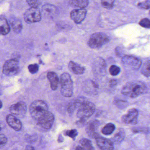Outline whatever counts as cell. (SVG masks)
<instances>
[{"label": "cell", "instance_id": "obj_37", "mask_svg": "<svg viewBox=\"0 0 150 150\" xmlns=\"http://www.w3.org/2000/svg\"><path fill=\"white\" fill-rule=\"evenodd\" d=\"M147 131L146 129H144V128H134L133 129V131L135 133H139L141 132H144V131Z\"/></svg>", "mask_w": 150, "mask_h": 150}, {"label": "cell", "instance_id": "obj_15", "mask_svg": "<svg viewBox=\"0 0 150 150\" xmlns=\"http://www.w3.org/2000/svg\"><path fill=\"white\" fill-rule=\"evenodd\" d=\"M95 139L97 145L101 150H113L114 149L113 142L111 140L100 136Z\"/></svg>", "mask_w": 150, "mask_h": 150}, {"label": "cell", "instance_id": "obj_41", "mask_svg": "<svg viewBox=\"0 0 150 150\" xmlns=\"http://www.w3.org/2000/svg\"><path fill=\"white\" fill-rule=\"evenodd\" d=\"M75 150H84L81 146H77L76 147Z\"/></svg>", "mask_w": 150, "mask_h": 150}, {"label": "cell", "instance_id": "obj_12", "mask_svg": "<svg viewBox=\"0 0 150 150\" xmlns=\"http://www.w3.org/2000/svg\"><path fill=\"white\" fill-rule=\"evenodd\" d=\"M100 126V122L97 120H94L89 122L86 127V131L88 135L93 138L99 136L98 129Z\"/></svg>", "mask_w": 150, "mask_h": 150}, {"label": "cell", "instance_id": "obj_16", "mask_svg": "<svg viewBox=\"0 0 150 150\" xmlns=\"http://www.w3.org/2000/svg\"><path fill=\"white\" fill-rule=\"evenodd\" d=\"M106 64L102 58H97L94 61L93 69L94 73L97 75H103L106 73Z\"/></svg>", "mask_w": 150, "mask_h": 150}, {"label": "cell", "instance_id": "obj_6", "mask_svg": "<svg viewBox=\"0 0 150 150\" xmlns=\"http://www.w3.org/2000/svg\"><path fill=\"white\" fill-rule=\"evenodd\" d=\"M41 17V12L38 8H30L25 11L23 15L25 22L28 24L40 22Z\"/></svg>", "mask_w": 150, "mask_h": 150}, {"label": "cell", "instance_id": "obj_7", "mask_svg": "<svg viewBox=\"0 0 150 150\" xmlns=\"http://www.w3.org/2000/svg\"><path fill=\"white\" fill-rule=\"evenodd\" d=\"M19 63L16 59H11L7 61L3 68V73L8 76H15L19 70Z\"/></svg>", "mask_w": 150, "mask_h": 150}, {"label": "cell", "instance_id": "obj_32", "mask_svg": "<svg viewBox=\"0 0 150 150\" xmlns=\"http://www.w3.org/2000/svg\"><path fill=\"white\" fill-rule=\"evenodd\" d=\"M139 25L142 27L149 29L150 28V20L149 18H143L139 22Z\"/></svg>", "mask_w": 150, "mask_h": 150}, {"label": "cell", "instance_id": "obj_38", "mask_svg": "<svg viewBox=\"0 0 150 150\" xmlns=\"http://www.w3.org/2000/svg\"><path fill=\"white\" fill-rule=\"evenodd\" d=\"M117 81L116 79H112L109 82V86L110 87H113L117 85Z\"/></svg>", "mask_w": 150, "mask_h": 150}, {"label": "cell", "instance_id": "obj_17", "mask_svg": "<svg viewBox=\"0 0 150 150\" xmlns=\"http://www.w3.org/2000/svg\"><path fill=\"white\" fill-rule=\"evenodd\" d=\"M6 122L8 125L16 131H19L22 127L21 121L18 118L11 114L8 115L6 118Z\"/></svg>", "mask_w": 150, "mask_h": 150}, {"label": "cell", "instance_id": "obj_5", "mask_svg": "<svg viewBox=\"0 0 150 150\" xmlns=\"http://www.w3.org/2000/svg\"><path fill=\"white\" fill-rule=\"evenodd\" d=\"M61 93L65 97H71L73 94V83L70 75L63 73L60 76Z\"/></svg>", "mask_w": 150, "mask_h": 150}, {"label": "cell", "instance_id": "obj_14", "mask_svg": "<svg viewBox=\"0 0 150 150\" xmlns=\"http://www.w3.org/2000/svg\"><path fill=\"white\" fill-rule=\"evenodd\" d=\"M58 11L57 8L54 5L52 4H45L43 5L41 8V16L48 18H53L57 16Z\"/></svg>", "mask_w": 150, "mask_h": 150}, {"label": "cell", "instance_id": "obj_25", "mask_svg": "<svg viewBox=\"0 0 150 150\" xmlns=\"http://www.w3.org/2000/svg\"><path fill=\"white\" fill-rule=\"evenodd\" d=\"M115 129V125L112 123H107L101 130L102 134L105 135H110L112 134Z\"/></svg>", "mask_w": 150, "mask_h": 150}, {"label": "cell", "instance_id": "obj_43", "mask_svg": "<svg viewBox=\"0 0 150 150\" xmlns=\"http://www.w3.org/2000/svg\"><path fill=\"white\" fill-rule=\"evenodd\" d=\"M4 0H0V3L2 2Z\"/></svg>", "mask_w": 150, "mask_h": 150}, {"label": "cell", "instance_id": "obj_33", "mask_svg": "<svg viewBox=\"0 0 150 150\" xmlns=\"http://www.w3.org/2000/svg\"><path fill=\"white\" fill-rule=\"evenodd\" d=\"M150 0H146L144 1L139 3L138 4V7L141 9H149L150 8Z\"/></svg>", "mask_w": 150, "mask_h": 150}, {"label": "cell", "instance_id": "obj_42", "mask_svg": "<svg viewBox=\"0 0 150 150\" xmlns=\"http://www.w3.org/2000/svg\"><path fill=\"white\" fill-rule=\"evenodd\" d=\"M2 103L1 101L0 100V109L2 108Z\"/></svg>", "mask_w": 150, "mask_h": 150}, {"label": "cell", "instance_id": "obj_2", "mask_svg": "<svg viewBox=\"0 0 150 150\" xmlns=\"http://www.w3.org/2000/svg\"><path fill=\"white\" fill-rule=\"evenodd\" d=\"M77 117L80 120H85L94 114L96 110L95 105L90 101L85 100V98L77 108Z\"/></svg>", "mask_w": 150, "mask_h": 150}, {"label": "cell", "instance_id": "obj_23", "mask_svg": "<svg viewBox=\"0 0 150 150\" xmlns=\"http://www.w3.org/2000/svg\"><path fill=\"white\" fill-rule=\"evenodd\" d=\"M84 98H79L70 102L68 106L67 112L69 115H72L76 108H78L81 101Z\"/></svg>", "mask_w": 150, "mask_h": 150}, {"label": "cell", "instance_id": "obj_27", "mask_svg": "<svg viewBox=\"0 0 150 150\" xmlns=\"http://www.w3.org/2000/svg\"><path fill=\"white\" fill-rule=\"evenodd\" d=\"M150 61L149 60L144 64L142 68L141 72L143 75L147 77H149L150 76Z\"/></svg>", "mask_w": 150, "mask_h": 150}, {"label": "cell", "instance_id": "obj_20", "mask_svg": "<svg viewBox=\"0 0 150 150\" xmlns=\"http://www.w3.org/2000/svg\"><path fill=\"white\" fill-rule=\"evenodd\" d=\"M48 79L50 82L51 89L53 91H55L58 88L59 83V79L58 75L53 72H49L48 73Z\"/></svg>", "mask_w": 150, "mask_h": 150}, {"label": "cell", "instance_id": "obj_3", "mask_svg": "<svg viewBox=\"0 0 150 150\" xmlns=\"http://www.w3.org/2000/svg\"><path fill=\"white\" fill-rule=\"evenodd\" d=\"M29 110L32 117L38 121L48 111V106L43 100H36L31 104Z\"/></svg>", "mask_w": 150, "mask_h": 150}, {"label": "cell", "instance_id": "obj_34", "mask_svg": "<svg viewBox=\"0 0 150 150\" xmlns=\"http://www.w3.org/2000/svg\"><path fill=\"white\" fill-rule=\"evenodd\" d=\"M26 1L31 8H38L40 5L39 0H26Z\"/></svg>", "mask_w": 150, "mask_h": 150}, {"label": "cell", "instance_id": "obj_19", "mask_svg": "<svg viewBox=\"0 0 150 150\" xmlns=\"http://www.w3.org/2000/svg\"><path fill=\"white\" fill-rule=\"evenodd\" d=\"M68 68L71 73L76 75L83 74L85 72V68L73 61L70 62Z\"/></svg>", "mask_w": 150, "mask_h": 150}, {"label": "cell", "instance_id": "obj_10", "mask_svg": "<svg viewBox=\"0 0 150 150\" xmlns=\"http://www.w3.org/2000/svg\"><path fill=\"white\" fill-rule=\"evenodd\" d=\"M54 116L51 112L48 111L37 122L40 127L45 129H49L52 128L54 122Z\"/></svg>", "mask_w": 150, "mask_h": 150}, {"label": "cell", "instance_id": "obj_35", "mask_svg": "<svg viewBox=\"0 0 150 150\" xmlns=\"http://www.w3.org/2000/svg\"><path fill=\"white\" fill-rule=\"evenodd\" d=\"M114 104L118 107H126V106L128 104V102L126 100H115Z\"/></svg>", "mask_w": 150, "mask_h": 150}, {"label": "cell", "instance_id": "obj_22", "mask_svg": "<svg viewBox=\"0 0 150 150\" xmlns=\"http://www.w3.org/2000/svg\"><path fill=\"white\" fill-rule=\"evenodd\" d=\"M70 5L73 8H85L89 4L88 0H70Z\"/></svg>", "mask_w": 150, "mask_h": 150}, {"label": "cell", "instance_id": "obj_31", "mask_svg": "<svg viewBox=\"0 0 150 150\" xmlns=\"http://www.w3.org/2000/svg\"><path fill=\"white\" fill-rule=\"evenodd\" d=\"M28 70L32 74H36L39 70V66L37 64H31L28 67Z\"/></svg>", "mask_w": 150, "mask_h": 150}, {"label": "cell", "instance_id": "obj_1", "mask_svg": "<svg viewBox=\"0 0 150 150\" xmlns=\"http://www.w3.org/2000/svg\"><path fill=\"white\" fill-rule=\"evenodd\" d=\"M148 92L147 85L143 82L139 81L128 82L123 86L121 91L123 95L131 98H137L146 94Z\"/></svg>", "mask_w": 150, "mask_h": 150}, {"label": "cell", "instance_id": "obj_44", "mask_svg": "<svg viewBox=\"0 0 150 150\" xmlns=\"http://www.w3.org/2000/svg\"><path fill=\"white\" fill-rule=\"evenodd\" d=\"M1 127H0V131H1Z\"/></svg>", "mask_w": 150, "mask_h": 150}, {"label": "cell", "instance_id": "obj_8", "mask_svg": "<svg viewBox=\"0 0 150 150\" xmlns=\"http://www.w3.org/2000/svg\"><path fill=\"white\" fill-rule=\"evenodd\" d=\"M122 62L126 68L133 70H138L142 65V62L140 59L130 55L124 56Z\"/></svg>", "mask_w": 150, "mask_h": 150}, {"label": "cell", "instance_id": "obj_13", "mask_svg": "<svg viewBox=\"0 0 150 150\" xmlns=\"http://www.w3.org/2000/svg\"><path fill=\"white\" fill-rule=\"evenodd\" d=\"M86 13L87 11L85 8L73 10L70 12V18L75 23L80 24L85 18Z\"/></svg>", "mask_w": 150, "mask_h": 150}, {"label": "cell", "instance_id": "obj_29", "mask_svg": "<svg viewBox=\"0 0 150 150\" xmlns=\"http://www.w3.org/2000/svg\"><path fill=\"white\" fill-rule=\"evenodd\" d=\"M109 73L113 76H116L120 73L121 69L118 66L112 65L109 68Z\"/></svg>", "mask_w": 150, "mask_h": 150}, {"label": "cell", "instance_id": "obj_28", "mask_svg": "<svg viewBox=\"0 0 150 150\" xmlns=\"http://www.w3.org/2000/svg\"><path fill=\"white\" fill-rule=\"evenodd\" d=\"M115 0H101V4L104 8L111 9L113 7Z\"/></svg>", "mask_w": 150, "mask_h": 150}, {"label": "cell", "instance_id": "obj_18", "mask_svg": "<svg viewBox=\"0 0 150 150\" xmlns=\"http://www.w3.org/2000/svg\"><path fill=\"white\" fill-rule=\"evenodd\" d=\"M9 25L12 30L16 33H19L22 31L23 24L20 19L15 17L11 16L9 18Z\"/></svg>", "mask_w": 150, "mask_h": 150}, {"label": "cell", "instance_id": "obj_21", "mask_svg": "<svg viewBox=\"0 0 150 150\" xmlns=\"http://www.w3.org/2000/svg\"><path fill=\"white\" fill-rule=\"evenodd\" d=\"M10 31V26L7 19L4 17L0 16V34L6 35Z\"/></svg>", "mask_w": 150, "mask_h": 150}, {"label": "cell", "instance_id": "obj_30", "mask_svg": "<svg viewBox=\"0 0 150 150\" xmlns=\"http://www.w3.org/2000/svg\"><path fill=\"white\" fill-rule=\"evenodd\" d=\"M64 134L75 140L78 134V132L76 129H70V130H66L64 133Z\"/></svg>", "mask_w": 150, "mask_h": 150}, {"label": "cell", "instance_id": "obj_24", "mask_svg": "<svg viewBox=\"0 0 150 150\" xmlns=\"http://www.w3.org/2000/svg\"><path fill=\"white\" fill-rule=\"evenodd\" d=\"M125 137V132L124 129H119L114 135L112 138L113 142L116 144L120 143L124 140Z\"/></svg>", "mask_w": 150, "mask_h": 150}, {"label": "cell", "instance_id": "obj_4", "mask_svg": "<svg viewBox=\"0 0 150 150\" xmlns=\"http://www.w3.org/2000/svg\"><path fill=\"white\" fill-rule=\"evenodd\" d=\"M110 41V38L105 33L97 32L93 33L90 37L88 45L92 49H99Z\"/></svg>", "mask_w": 150, "mask_h": 150}, {"label": "cell", "instance_id": "obj_40", "mask_svg": "<svg viewBox=\"0 0 150 150\" xmlns=\"http://www.w3.org/2000/svg\"><path fill=\"white\" fill-rule=\"evenodd\" d=\"M58 142L59 143L62 142H63V138L61 135H60L59 137H58Z\"/></svg>", "mask_w": 150, "mask_h": 150}, {"label": "cell", "instance_id": "obj_36", "mask_svg": "<svg viewBox=\"0 0 150 150\" xmlns=\"http://www.w3.org/2000/svg\"><path fill=\"white\" fill-rule=\"evenodd\" d=\"M8 139L4 134H0V148L4 147L7 143Z\"/></svg>", "mask_w": 150, "mask_h": 150}, {"label": "cell", "instance_id": "obj_39", "mask_svg": "<svg viewBox=\"0 0 150 150\" xmlns=\"http://www.w3.org/2000/svg\"><path fill=\"white\" fill-rule=\"evenodd\" d=\"M25 150H36L34 147L31 145H27L26 147Z\"/></svg>", "mask_w": 150, "mask_h": 150}, {"label": "cell", "instance_id": "obj_11", "mask_svg": "<svg viewBox=\"0 0 150 150\" xmlns=\"http://www.w3.org/2000/svg\"><path fill=\"white\" fill-rule=\"evenodd\" d=\"M138 117V111L137 109L131 108L122 117V121L126 124L135 125L137 123Z\"/></svg>", "mask_w": 150, "mask_h": 150}, {"label": "cell", "instance_id": "obj_26", "mask_svg": "<svg viewBox=\"0 0 150 150\" xmlns=\"http://www.w3.org/2000/svg\"><path fill=\"white\" fill-rule=\"evenodd\" d=\"M79 143L81 147L84 150H93V147L92 142L89 139L83 138L80 140Z\"/></svg>", "mask_w": 150, "mask_h": 150}, {"label": "cell", "instance_id": "obj_9", "mask_svg": "<svg viewBox=\"0 0 150 150\" xmlns=\"http://www.w3.org/2000/svg\"><path fill=\"white\" fill-rule=\"evenodd\" d=\"M9 110L11 114L16 118H23L27 112V106L25 102L20 101L11 106Z\"/></svg>", "mask_w": 150, "mask_h": 150}]
</instances>
